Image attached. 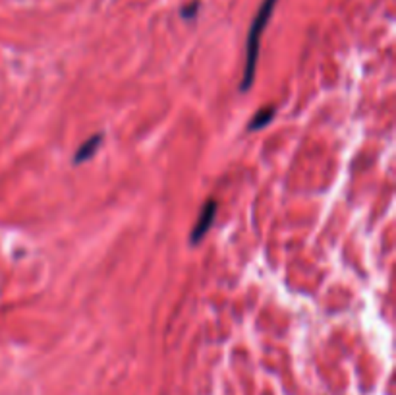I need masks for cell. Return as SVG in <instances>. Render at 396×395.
<instances>
[{"label":"cell","mask_w":396,"mask_h":395,"mask_svg":"<svg viewBox=\"0 0 396 395\" xmlns=\"http://www.w3.org/2000/svg\"><path fill=\"white\" fill-rule=\"evenodd\" d=\"M215 215H217V202L213 198H209L203 206V210L199 213V219L196 221V225L191 229V235H190V243L191 244H199L203 240V236L209 233V229L213 225V221H215Z\"/></svg>","instance_id":"2"},{"label":"cell","mask_w":396,"mask_h":395,"mask_svg":"<svg viewBox=\"0 0 396 395\" xmlns=\"http://www.w3.org/2000/svg\"><path fill=\"white\" fill-rule=\"evenodd\" d=\"M198 10H199V2L198 0H193V2H190L188 6H184V8L180 10V16L184 17V20H193V17L198 16Z\"/></svg>","instance_id":"5"},{"label":"cell","mask_w":396,"mask_h":395,"mask_svg":"<svg viewBox=\"0 0 396 395\" xmlns=\"http://www.w3.org/2000/svg\"><path fill=\"white\" fill-rule=\"evenodd\" d=\"M103 143V134H95L91 136L89 140H85V142L78 148V152L74 155V165H82L85 163L87 159H91L95 152L99 150V145Z\"/></svg>","instance_id":"3"},{"label":"cell","mask_w":396,"mask_h":395,"mask_svg":"<svg viewBox=\"0 0 396 395\" xmlns=\"http://www.w3.org/2000/svg\"><path fill=\"white\" fill-rule=\"evenodd\" d=\"M279 0H263L261 6L254 16V22L249 26L248 31V43H246V64H244V74H242V82H240V92H248L249 87L256 82L257 72V59H259V47H261V37L269 20L272 17V12L277 8Z\"/></svg>","instance_id":"1"},{"label":"cell","mask_w":396,"mask_h":395,"mask_svg":"<svg viewBox=\"0 0 396 395\" xmlns=\"http://www.w3.org/2000/svg\"><path fill=\"white\" fill-rule=\"evenodd\" d=\"M274 113H277L274 107H265V109H261L257 115H254L251 120H249L248 130H261V128H265L272 120Z\"/></svg>","instance_id":"4"}]
</instances>
